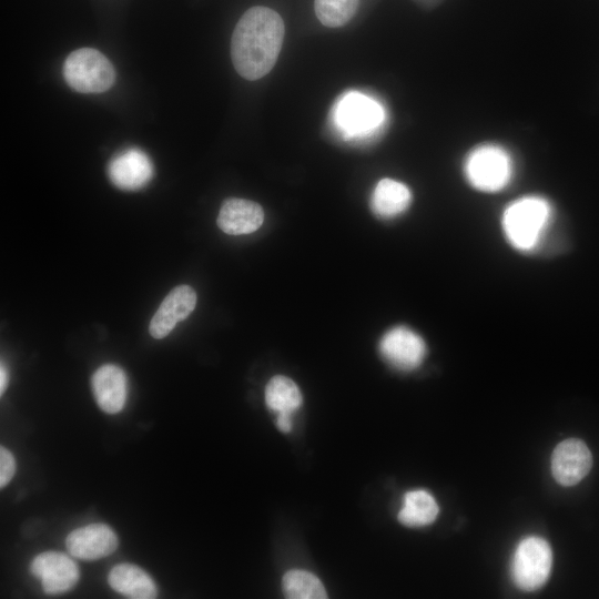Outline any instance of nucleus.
Returning <instances> with one entry per match:
<instances>
[{
    "mask_svg": "<svg viewBox=\"0 0 599 599\" xmlns=\"http://www.w3.org/2000/svg\"><path fill=\"white\" fill-rule=\"evenodd\" d=\"M284 32V22L276 11L262 6L246 10L231 40V58L236 72L250 81L266 75L277 61Z\"/></svg>",
    "mask_w": 599,
    "mask_h": 599,
    "instance_id": "f257e3e1",
    "label": "nucleus"
},
{
    "mask_svg": "<svg viewBox=\"0 0 599 599\" xmlns=\"http://www.w3.org/2000/svg\"><path fill=\"white\" fill-rule=\"evenodd\" d=\"M552 223L554 209L549 201L538 195H526L504 209L500 230L511 250L531 255L544 247Z\"/></svg>",
    "mask_w": 599,
    "mask_h": 599,
    "instance_id": "f03ea898",
    "label": "nucleus"
},
{
    "mask_svg": "<svg viewBox=\"0 0 599 599\" xmlns=\"http://www.w3.org/2000/svg\"><path fill=\"white\" fill-rule=\"evenodd\" d=\"M464 174L477 191L495 193L504 190L514 175V164L506 150L485 144L475 148L466 158Z\"/></svg>",
    "mask_w": 599,
    "mask_h": 599,
    "instance_id": "7ed1b4c3",
    "label": "nucleus"
},
{
    "mask_svg": "<svg viewBox=\"0 0 599 599\" xmlns=\"http://www.w3.org/2000/svg\"><path fill=\"white\" fill-rule=\"evenodd\" d=\"M62 71L68 85L80 93H102L115 81L110 60L92 48L72 51L65 58Z\"/></svg>",
    "mask_w": 599,
    "mask_h": 599,
    "instance_id": "20e7f679",
    "label": "nucleus"
},
{
    "mask_svg": "<svg viewBox=\"0 0 599 599\" xmlns=\"http://www.w3.org/2000/svg\"><path fill=\"white\" fill-rule=\"evenodd\" d=\"M552 564L549 544L540 537L522 539L512 556L511 577L515 585L525 591L539 589L547 581Z\"/></svg>",
    "mask_w": 599,
    "mask_h": 599,
    "instance_id": "39448f33",
    "label": "nucleus"
},
{
    "mask_svg": "<svg viewBox=\"0 0 599 599\" xmlns=\"http://www.w3.org/2000/svg\"><path fill=\"white\" fill-rule=\"evenodd\" d=\"M30 572L41 581L48 595H60L71 590L80 578L77 562L59 551H44L30 564Z\"/></svg>",
    "mask_w": 599,
    "mask_h": 599,
    "instance_id": "423d86ee",
    "label": "nucleus"
},
{
    "mask_svg": "<svg viewBox=\"0 0 599 599\" xmlns=\"http://www.w3.org/2000/svg\"><path fill=\"white\" fill-rule=\"evenodd\" d=\"M426 351L423 337L403 325L388 329L379 342L383 358L399 370L417 368L423 363Z\"/></svg>",
    "mask_w": 599,
    "mask_h": 599,
    "instance_id": "0eeeda50",
    "label": "nucleus"
},
{
    "mask_svg": "<svg viewBox=\"0 0 599 599\" xmlns=\"http://www.w3.org/2000/svg\"><path fill=\"white\" fill-rule=\"evenodd\" d=\"M383 119L380 104L357 92L346 94L335 111L337 125L348 135L368 134L382 124Z\"/></svg>",
    "mask_w": 599,
    "mask_h": 599,
    "instance_id": "6e6552de",
    "label": "nucleus"
},
{
    "mask_svg": "<svg viewBox=\"0 0 599 599\" xmlns=\"http://www.w3.org/2000/svg\"><path fill=\"white\" fill-rule=\"evenodd\" d=\"M119 546L114 530L105 524H90L72 530L65 538L69 554L82 560H98L112 555Z\"/></svg>",
    "mask_w": 599,
    "mask_h": 599,
    "instance_id": "1a4fd4ad",
    "label": "nucleus"
},
{
    "mask_svg": "<svg viewBox=\"0 0 599 599\" xmlns=\"http://www.w3.org/2000/svg\"><path fill=\"white\" fill-rule=\"evenodd\" d=\"M592 466L588 446L578 438L559 443L552 451L551 473L562 486H573L585 478Z\"/></svg>",
    "mask_w": 599,
    "mask_h": 599,
    "instance_id": "9d476101",
    "label": "nucleus"
},
{
    "mask_svg": "<svg viewBox=\"0 0 599 599\" xmlns=\"http://www.w3.org/2000/svg\"><path fill=\"white\" fill-rule=\"evenodd\" d=\"M108 174L116 187L135 191L150 182L154 174V167L145 152L131 148L119 153L110 161Z\"/></svg>",
    "mask_w": 599,
    "mask_h": 599,
    "instance_id": "9b49d317",
    "label": "nucleus"
},
{
    "mask_svg": "<svg viewBox=\"0 0 599 599\" xmlns=\"http://www.w3.org/2000/svg\"><path fill=\"white\" fill-rule=\"evenodd\" d=\"M196 305V293L189 285L174 287L153 315L149 332L154 338L167 336L179 322L184 321Z\"/></svg>",
    "mask_w": 599,
    "mask_h": 599,
    "instance_id": "f8f14e48",
    "label": "nucleus"
},
{
    "mask_svg": "<svg viewBox=\"0 0 599 599\" xmlns=\"http://www.w3.org/2000/svg\"><path fill=\"white\" fill-rule=\"evenodd\" d=\"M97 404L106 414L120 413L128 397V379L124 370L113 364L100 366L91 378Z\"/></svg>",
    "mask_w": 599,
    "mask_h": 599,
    "instance_id": "ddd939ff",
    "label": "nucleus"
},
{
    "mask_svg": "<svg viewBox=\"0 0 599 599\" xmlns=\"http://www.w3.org/2000/svg\"><path fill=\"white\" fill-rule=\"evenodd\" d=\"M264 222L262 206L245 199H226L219 212L217 225L226 234L242 235L255 232Z\"/></svg>",
    "mask_w": 599,
    "mask_h": 599,
    "instance_id": "4468645a",
    "label": "nucleus"
},
{
    "mask_svg": "<svg viewBox=\"0 0 599 599\" xmlns=\"http://www.w3.org/2000/svg\"><path fill=\"white\" fill-rule=\"evenodd\" d=\"M108 582L113 590L131 599H153L158 596L152 577L133 564L114 566L109 572Z\"/></svg>",
    "mask_w": 599,
    "mask_h": 599,
    "instance_id": "2eb2a0df",
    "label": "nucleus"
},
{
    "mask_svg": "<svg viewBox=\"0 0 599 599\" xmlns=\"http://www.w3.org/2000/svg\"><path fill=\"white\" fill-rule=\"evenodd\" d=\"M412 202L409 189L393 179H382L375 186L370 205L380 217H395L407 210Z\"/></svg>",
    "mask_w": 599,
    "mask_h": 599,
    "instance_id": "dca6fc26",
    "label": "nucleus"
},
{
    "mask_svg": "<svg viewBox=\"0 0 599 599\" xmlns=\"http://www.w3.org/2000/svg\"><path fill=\"white\" fill-rule=\"evenodd\" d=\"M435 498L426 490H412L404 497V504L398 512V520L409 527H420L432 524L438 515Z\"/></svg>",
    "mask_w": 599,
    "mask_h": 599,
    "instance_id": "f3484780",
    "label": "nucleus"
},
{
    "mask_svg": "<svg viewBox=\"0 0 599 599\" xmlns=\"http://www.w3.org/2000/svg\"><path fill=\"white\" fill-rule=\"evenodd\" d=\"M265 402L267 407L277 414H292L301 406L302 394L291 378L277 375L266 385Z\"/></svg>",
    "mask_w": 599,
    "mask_h": 599,
    "instance_id": "a211bd4d",
    "label": "nucleus"
},
{
    "mask_svg": "<svg viewBox=\"0 0 599 599\" xmlns=\"http://www.w3.org/2000/svg\"><path fill=\"white\" fill-rule=\"evenodd\" d=\"M283 591L290 599H324L327 598L322 581L305 570H290L283 577Z\"/></svg>",
    "mask_w": 599,
    "mask_h": 599,
    "instance_id": "6ab92c4d",
    "label": "nucleus"
},
{
    "mask_svg": "<svg viewBox=\"0 0 599 599\" xmlns=\"http://www.w3.org/2000/svg\"><path fill=\"white\" fill-rule=\"evenodd\" d=\"M358 3L359 0H315L314 9L322 24L338 28L354 17Z\"/></svg>",
    "mask_w": 599,
    "mask_h": 599,
    "instance_id": "aec40b11",
    "label": "nucleus"
},
{
    "mask_svg": "<svg viewBox=\"0 0 599 599\" xmlns=\"http://www.w3.org/2000/svg\"><path fill=\"white\" fill-rule=\"evenodd\" d=\"M16 474V459L12 453L4 446L0 447V487L9 484Z\"/></svg>",
    "mask_w": 599,
    "mask_h": 599,
    "instance_id": "412c9836",
    "label": "nucleus"
},
{
    "mask_svg": "<svg viewBox=\"0 0 599 599\" xmlns=\"http://www.w3.org/2000/svg\"><path fill=\"white\" fill-rule=\"evenodd\" d=\"M277 427L283 433H290L292 430L291 414L281 413L276 419Z\"/></svg>",
    "mask_w": 599,
    "mask_h": 599,
    "instance_id": "4be33fe9",
    "label": "nucleus"
},
{
    "mask_svg": "<svg viewBox=\"0 0 599 599\" xmlns=\"http://www.w3.org/2000/svg\"><path fill=\"white\" fill-rule=\"evenodd\" d=\"M8 380H9L8 370L6 366L3 365V363H1V366H0V394L1 395L4 393L7 388Z\"/></svg>",
    "mask_w": 599,
    "mask_h": 599,
    "instance_id": "5701e85b",
    "label": "nucleus"
}]
</instances>
